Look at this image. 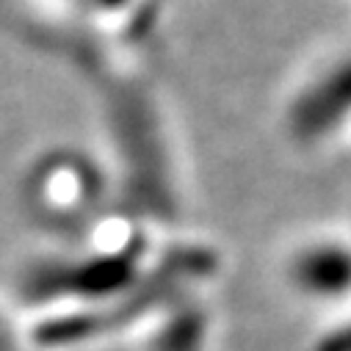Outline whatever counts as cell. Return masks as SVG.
Masks as SVG:
<instances>
[{"mask_svg": "<svg viewBox=\"0 0 351 351\" xmlns=\"http://www.w3.org/2000/svg\"><path fill=\"white\" fill-rule=\"evenodd\" d=\"M302 277L310 288H343L351 280V260L335 249H326L304 260Z\"/></svg>", "mask_w": 351, "mask_h": 351, "instance_id": "cell-1", "label": "cell"}, {"mask_svg": "<svg viewBox=\"0 0 351 351\" xmlns=\"http://www.w3.org/2000/svg\"><path fill=\"white\" fill-rule=\"evenodd\" d=\"M340 348H343V351H351V335H348L343 343H337V351H340Z\"/></svg>", "mask_w": 351, "mask_h": 351, "instance_id": "cell-2", "label": "cell"}]
</instances>
